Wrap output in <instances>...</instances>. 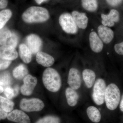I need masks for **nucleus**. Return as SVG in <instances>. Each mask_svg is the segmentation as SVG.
<instances>
[{
	"mask_svg": "<svg viewBox=\"0 0 123 123\" xmlns=\"http://www.w3.org/2000/svg\"><path fill=\"white\" fill-rule=\"evenodd\" d=\"M81 2L82 7L87 11H94L98 8L97 0H81Z\"/></svg>",
	"mask_w": 123,
	"mask_h": 123,
	"instance_id": "obj_25",
	"label": "nucleus"
},
{
	"mask_svg": "<svg viewBox=\"0 0 123 123\" xmlns=\"http://www.w3.org/2000/svg\"><path fill=\"white\" fill-rule=\"evenodd\" d=\"M31 54L28 47L24 44L19 46V54L21 59L26 63H29L31 60Z\"/></svg>",
	"mask_w": 123,
	"mask_h": 123,
	"instance_id": "obj_21",
	"label": "nucleus"
},
{
	"mask_svg": "<svg viewBox=\"0 0 123 123\" xmlns=\"http://www.w3.org/2000/svg\"><path fill=\"white\" fill-rule=\"evenodd\" d=\"M18 56L17 52L14 48L8 46L0 47V58L11 61L16 59Z\"/></svg>",
	"mask_w": 123,
	"mask_h": 123,
	"instance_id": "obj_17",
	"label": "nucleus"
},
{
	"mask_svg": "<svg viewBox=\"0 0 123 123\" xmlns=\"http://www.w3.org/2000/svg\"><path fill=\"white\" fill-rule=\"evenodd\" d=\"M86 114L91 121L94 123H99L101 120V114L99 109L96 106L90 105L86 109Z\"/></svg>",
	"mask_w": 123,
	"mask_h": 123,
	"instance_id": "obj_19",
	"label": "nucleus"
},
{
	"mask_svg": "<svg viewBox=\"0 0 123 123\" xmlns=\"http://www.w3.org/2000/svg\"><path fill=\"white\" fill-rule=\"evenodd\" d=\"M43 81L46 89L51 92H57L61 88V77L55 69L48 68L45 69L43 74Z\"/></svg>",
	"mask_w": 123,
	"mask_h": 123,
	"instance_id": "obj_1",
	"label": "nucleus"
},
{
	"mask_svg": "<svg viewBox=\"0 0 123 123\" xmlns=\"http://www.w3.org/2000/svg\"><path fill=\"white\" fill-rule=\"evenodd\" d=\"M60 25L64 31L68 34H74L78 31L77 26L73 16L68 13H64L59 18Z\"/></svg>",
	"mask_w": 123,
	"mask_h": 123,
	"instance_id": "obj_6",
	"label": "nucleus"
},
{
	"mask_svg": "<svg viewBox=\"0 0 123 123\" xmlns=\"http://www.w3.org/2000/svg\"><path fill=\"white\" fill-rule=\"evenodd\" d=\"M7 119L9 121L18 123H30L29 117L24 111L18 110H14L8 114Z\"/></svg>",
	"mask_w": 123,
	"mask_h": 123,
	"instance_id": "obj_12",
	"label": "nucleus"
},
{
	"mask_svg": "<svg viewBox=\"0 0 123 123\" xmlns=\"http://www.w3.org/2000/svg\"><path fill=\"white\" fill-rule=\"evenodd\" d=\"M4 91V89L3 87L1 86H0V94Z\"/></svg>",
	"mask_w": 123,
	"mask_h": 123,
	"instance_id": "obj_36",
	"label": "nucleus"
},
{
	"mask_svg": "<svg viewBox=\"0 0 123 123\" xmlns=\"http://www.w3.org/2000/svg\"><path fill=\"white\" fill-rule=\"evenodd\" d=\"M72 16L77 27L82 29L86 28L88 25V19L85 13L74 11L72 13Z\"/></svg>",
	"mask_w": 123,
	"mask_h": 123,
	"instance_id": "obj_20",
	"label": "nucleus"
},
{
	"mask_svg": "<svg viewBox=\"0 0 123 123\" xmlns=\"http://www.w3.org/2000/svg\"><path fill=\"white\" fill-rule=\"evenodd\" d=\"M121 92L118 86L114 83L107 84L105 93L104 105L108 110L114 111L119 105Z\"/></svg>",
	"mask_w": 123,
	"mask_h": 123,
	"instance_id": "obj_2",
	"label": "nucleus"
},
{
	"mask_svg": "<svg viewBox=\"0 0 123 123\" xmlns=\"http://www.w3.org/2000/svg\"><path fill=\"white\" fill-rule=\"evenodd\" d=\"M4 92L5 95L9 99H12L17 96L14 88H11L9 86H7L5 88Z\"/></svg>",
	"mask_w": 123,
	"mask_h": 123,
	"instance_id": "obj_28",
	"label": "nucleus"
},
{
	"mask_svg": "<svg viewBox=\"0 0 123 123\" xmlns=\"http://www.w3.org/2000/svg\"><path fill=\"white\" fill-rule=\"evenodd\" d=\"M107 84L104 76L97 77L91 90V99L95 105L101 106L104 105Z\"/></svg>",
	"mask_w": 123,
	"mask_h": 123,
	"instance_id": "obj_4",
	"label": "nucleus"
},
{
	"mask_svg": "<svg viewBox=\"0 0 123 123\" xmlns=\"http://www.w3.org/2000/svg\"><path fill=\"white\" fill-rule=\"evenodd\" d=\"M90 44L91 50L93 52L99 53L103 49V42L97 33L92 31L89 36Z\"/></svg>",
	"mask_w": 123,
	"mask_h": 123,
	"instance_id": "obj_14",
	"label": "nucleus"
},
{
	"mask_svg": "<svg viewBox=\"0 0 123 123\" xmlns=\"http://www.w3.org/2000/svg\"><path fill=\"white\" fill-rule=\"evenodd\" d=\"M67 82L68 86L80 92L83 84L81 72L78 68H72L70 69L68 75Z\"/></svg>",
	"mask_w": 123,
	"mask_h": 123,
	"instance_id": "obj_5",
	"label": "nucleus"
},
{
	"mask_svg": "<svg viewBox=\"0 0 123 123\" xmlns=\"http://www.w3.org/2000/svg\"><path fill=\"white\" fill-rule=\"evenodd\" d=\"M8 114V112L5 111L0 107V120L5 119L7 118Z\"/></svg>",
	"mask_w": 123,
	"mask_h": 123,
	"instance_id": "obj_32",
	"label": "nucleus"
},
{
	"mask_svg": "<svg viewBox=\"0 0 123 123\" xmlns=\"http://www.w3.org/2000/svg\"><path fill=\"white\" fill-rule=\"evenodd\" d=\"M47 0H35L36 2H37L38 4H40L43 2L46 1Z\"/></svg>",
	"mask_w": 123,
	"mask_h": 123,
	"instance_id": "obj_35",
	"label": "nucleus"
},
{
	"mask_svg": "<svg viewBox=\"0 0 123 123\" xmlns=\"http://www.w3.org/2000/svg\"><path fill=\"white\" fill-rule=\"evenodd\" d=\"M8 1L7 0H0V9H4L7 6Z\"/></svg>",
	"mask_w": 123,
	"mask_h": 123,
	"instance_id": "obj_33",
	"label": "nucleus"
},
{
	"mask_svg": "<svg viewBox=\"0 0 123 123\" xmlns=\"http://www.w3.org/2000/svg\"><path fill=\"white\" fill-rule=\"evenodd\" d=\"M36 60L38 63L44 67H49L53 65L55 59L50 55L42 52L37 53Z\"/></svg>",
	"mask_w": 123,
	"mask_h": 123,
	"instance_id": "obj_18",
	"label": "nucleus"
},
{
	"mask_svg": "<svg viewBox=\"0 0 123 123\" xmlns=\"http://www.w3.org/2000/svg\"><path fill=\"white\" fill-rule=\"evenodd\" d=\"M60 119L58 117L50 115L40 119L36 123H60Z\"/></svg>",
	"mask_w": 123,
	"mask_h": 123,
	"instance_id": "obj_27",
	"label": "nucleus"
},
{
	"mask_svg": "<svg viewBox=\"0 0 123 123\" xmlns=\"http://www.w3.org/2000/svg\"><path fill=\"white\" fill-rule=\"evenodd\" d=\"M23 20L27 23L44 22L49 18L48 11L43 7L33 6L29 8L23 13Z\"/></svg>",
	"mask_w": 123,
	"mask_h": 123,
	"instance_id": "obj_3",
	"label": "nucleus"
},
{
	"mask_svg": "<svg viewBox=\"0 0 123 123\" xmlns=\"http://www.w3.org/2000/svg\"><path fill=\"white\" fill-rule=\"evenodd\" d=\"M81 74L83 86L87 90H91L98 77L97 74L91 69L85 68Z\"/></svg>",
	"mask_w": 123,
	"mask_h": 123,
	"instance_id": "obj_9",
	"label": "nucleus"
},
{
	"mask_svg": "<svg viewBox=\"0 0 123 123\" xmlns=\"http://www.w3.org/2000/svg\"><path fill=\"white\" fill-rule=\"evenodd\" d=\"M11 82V76L9 73H4L0 75V86L3 88L9 86Z\"/></svg>",
	"mask_w": 123,
	"mask_h": 123,
	"instance_id": "obj_26",
	"label": "nucleus"
},
{
	"mask_svg": "<svg viewBox=\"0 0 123 123\" xmlns=\"http://www.w3.org/2000/svg\"><path fill=\"white\" fill-rule=\"evenodd\" d=\"M114 49L117 54L123 55V42L116 44L114 46Z\"/></svg>",
	"mask_w": 123,
	"mask_h": 123,
	"instance_id": "obj_30",
	"label": "nucleus"
},
{
	"mask_svg": "<svg viewBox=\"0 0 123 123\" xmlns=\"http://www.w3.org/2000/svg\"><path fill=\"white\" fill-rule=\"evenodd\" d=\"M20 107L24 111L34 112L40 111L44 108V105L43 102L38 98H23L20 102Z\"/></svg>",
	"mask_w": 123,
	"mask_h": 123,
	"instance_id": "obj_7",
	"label": "nucleus"
},
{
	"mask_svg": "<svg viewBox=\"0 0 123 123\" xmlns=\"http://www.w3.org/2000/svg\"><path fill=\"white\" fill-rule=\"evenodd\" d=\"M14 104L10 99L0 96V107L7 112L13 111Z\"/></svg>",
	"mask_w": 123,
	"mask_h": 123,
	"instance_id": "obj_23",
	"label": "nucleus"
},
{
	"mask_svg": "<svg viewBox=\"0 0 123 123\" xmlns=\"http://www.w3.org/2000/svg\"><path fill=\"white\" fill-rule=\"evenodd\" d=\"M11 61L0 58V70L7 68L11 64Z\"/></svg>",
	"mask_w": 123,
	"mask_h": 123,
	"instance_id": "obj_29",
	"label": "nucleus"
},
{
	"mask_svg": "<svg viewBox=\"0 0 123 123\" xmlns=\"http://www.w3.org/2000/svg\"><path fill=\"white\" fill-rule=\"evenodd\" d=\"M119 105V108L120 111L123 112V94L121 97Z\"/></svg>",
	"mask_w": 123,
	"mask_h": 123,
	"instance_id": "obj_34",
	"label": "nucleus"
},
{
	"mask_svg": "<svg viewBox=\"0 0 123 123\" xmlns=\"http://www.w3.org/2000/svg\"><path fill=\"white\" fill-rule=\"evenodd\" d=\"M18 38L17 36L7 28L0 29V45L16 47Z\"/></svg>",
	"mask_w": 123,
	"mask_h": 123,
	"instance_id": "obj_8",
	"label": "nucleus"
},
{
	"mask_svg": "<svg viewBox=\"0 0 123 123\" xmlns=\"http://www.w3.org/2000/svg\"><path fill=\"white\" fill-rule=\"evenodd\" d=\"M26 42L31 52L33 54L37 53L42 47V42L39 36L31 34L27 37Z\"/></svg>",
	"mask_w": 123,
	"mask_h": 123,
	"instance_id": "obj_13",
	"label": "nucleus"
},
{
	"mask_svg": "<svg viewBox=\"0 0 123 123\" xmlns=\"http://www.w3.org/2000/svg\"><path fill=\"white\" fill-rule=\"evenodd\" d=\"M65 95L66 102L69 106L74 107L79 103L81 94L79 91L68 86L65 89Z\"/></svg>",
	"mask_w": 123,
	"mask_h": 123,
	"instance_id": "obj_11",
	"label": "nucleus"
},
{
	"mask_svg": "<svg viewBox=\"0 0 123 123\" xmlns=\"http://www.w3.org/2000/svg\"><path fill=\"white\" fill-rule=\"evenodd\" d=\"M98 36L103 42L108 44L112 41L114 37V31L107 26L101 25L98 27Z\"/></svg>",
	"mask_w": 123,
	"mask_h": 123,
	"instance_id": "obj_16",
	"label": "nucleus"
},
{
	"mask_svg": "<svg viewBox=\"0 0 123 123\" xmlns=\"http://www.w3.org/2000/svg\"><path fill=\"white\" fill-rule=\"evenodd\" d=\"M28 70L24 65L20 64L13 71V75L16 79H21L28 75Z\"/></svg>",
	"mask_w": 123,
	"mask_h": 123,
	"instance_id": "obj_22",
	"label": "nucleus"
},
{
	"mask_svg": "<svg viewBox=\"0 0 123 123\" xmlns=\"http://www.w3.org/2000/svg\"><path fill=\"white\" fill-rule=\"evenodd\" d=\"M12 15V12L9 9L4 10L0 11V29L4 27Z\"/></svg>",
	"mask_w": 123,
	"mask_h": 123,
	"instance_id": "obj_24",
	"label": "nucleus"
},
{
	"mask_svg": "<svg viewBox=\"0 0 123 123\" xmlns=\"http://www.w3.org/2000/svg\"><path fill=\"white\" fill-rule=\"evenodd\" d=\"M23 81L24 84L21 87V92L23 95H31L37 85V79L35 77L27 75L23 78Z\"/></svg>",
	"mask_w": 123,
	"mask_h": 123,
	"instance_id": "obj_10",
	"label": "nucleus"
},
{
	"mask_svg": "<svg viewBox=\"0 0 123 123\" xmlns=\"http://www.w3.org/2000/svg\"><path fill=\"white\" fill-rule=\"evenodd\" d=\"M101 17L102 24L105 26H114L115 23L118 22L119 20L118 12L115 9L111 10L107 15L102 14Z\"/></svg>",
	"mask_w": 123,
	"mask_h": 123,
	"instance_id": "obj_15",
	"label": "nucleus"
},
{
	"mask_svg": "<svg viewBox=\"0 0 123 123\" xmlns=\"http://www.w3.org/2000/svg\"><path fill=\"white\" fill-rule=\"evenodd\" d=\"M109 5L112 6L118 5L122 2L123 0H106Z\"/></svg>",
	"mask_w": 123,
	"mask_h": 123,
	"instance_id": "obj_31",
	"label": "nucleus"
}]
</instances>
